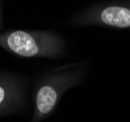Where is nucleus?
Instances as JSON below:
<instances>
[{
	"mask_svg": "<svg viewBox=\"0 0 130 122\" xmlns=\"http://www.w3.org/2000/svg\"><path fill=\"white\" fill-rule=\"evenodd\" d=\"M72 27L130 28V0H104L83 8L68 21Z\"/></svg>",
	"mask_w": 130,
	"mask_h": 122,
	"instance_id": "7ed1b4c3",
	"label": "nucleus"
},
{
	"mask_svg": "<svg viewBox=\"0 0 130 122\" xmlns=\"http://www.w3.org/2000/svg\"><path fill=\"white\" fill-rule=\"evenodd\" d=\"M28 85L25 76L0 71V116L15 114L26 109Z\"/></svg>",
	"mask_w": 130,
	"mask_h": 122,
	"instance_id": "20e7f679",
	"label": "nucleus"
},
{
	"mask_svg": "<svg viewBox=\"0 0 130 122\" xmlns=\"http://www.w3.org/2000/svg\"><path fill=\"white\" fill-rule=\"evenodd\" d=\"M87 76V63L62 65L40 75L33 86V114L30 122H42L57 109L67 91L80 85Z\"/></svg>",
	"mask_w": 130,
	"mask_h": 122,
	"instance_id": "f257e3e1",
	"label": "nucleus"
},
{
	"mask_svg": "<svg viewBox=\"0 0 130 122\" xmlns=\"http://www.w3.org/2000/svg\"><path fill=\"white\" fill-rule=\"evenodd\" d=\"M4 27V20H3V7H2V1L0 0V32H2Z\"/></svg>",
	"mask_w": 130,
	"mask_h": 122,
	"instance_id": "39448f33",
	"label": "nucleus"
},
{
	"mask_svg": "<svg viewBox=\"0 0 130 122\" xmlns=\"http://www.w3.org/2000/svg\"><path fill=\"white\" fill-rule=\"evenodd\" d=\"M0 48L23 58L56 59L66 54L67 42L54 30L11 29L0 32Z\"/></svg>",
	"mask_w": 130,
	"mask_h": 122,
	"instance_id": "f03ea898",
	"label": "nucleus"
}]
</instances>
